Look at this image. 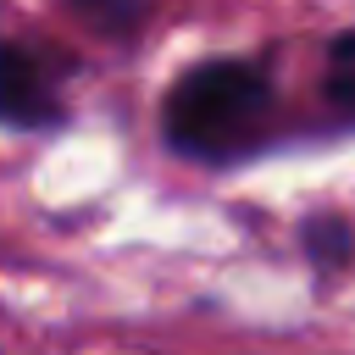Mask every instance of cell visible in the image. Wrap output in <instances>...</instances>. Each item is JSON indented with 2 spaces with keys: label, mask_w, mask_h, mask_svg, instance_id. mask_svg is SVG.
Segmentation results:
<instances>
[{
  "label": "cell",
  "mask_w": 355,
  "mask_h": 355,
  "mask_svg": "<svg viewBox=\"0 0 355 355\" xmlns=\"http://www.w3.org/2000/svg\"><path fill=\"white\" fill-rule=\"evenodd\" d=\"M272 89L244 61H200L166 94V139L189 155H227L266 122Z\"/></svg>",
  "instance_id": "obj_1"
},
{
  "label": "cell",
  "mask_w": 355,
  "mask_h": 355,
  "mask_svg": "<svg viewBox=\"0 0 355 355\" xmlns=\"http://www.w3.org/2000/svg\"><path fill=\"white\" fill-rule=\"evenodd\" d=\"M50 94L39 83V67L17 50V44H0V122L6 128H39L50 122Z\"/></svg>",
  "instance_id": "obj_2"
},
{
  "label": "cell",
  "mask_w": 355,
  "mask_h": 355,
  "mask_svg": "<svg viewBox=\"0 0 355 355\" xmlns=\"http://www.w3.org/2000/svg\"><path fill=\"white\" fill-rule=\"evenodd\" d=\"M327 100L355 116V33L338 39L333 55H327Z\"/></svg>",
  "instance_id": "obj_3"
},
{
  "label": "cell",
  "mask_w": 355,
  "mask_h": 355,
  "mask_svg": "<svg viewBox=\"0 0 355 355\" xmlns=\"http://www.w3.org/2000/svg\"><path fill=\"white\" fill-rule=\"evenodd\" d=\"M72 6L100 28H139L144 17V0H72Z\"/></svg>",
  "instance_id": "obj_4"
},
{
  "label": "cell",
  "mask_w": 355,
  "mask_h": 355,
  "mask_svg": "<svg viewBox=\"0 0 355 355\" xmlns=\"http://www.w3.org/2000/svg\"><path fill=\"white\" fill-rule=\"evenodd\" d=\"M311 239H316L311 250H316V255H327V261L344 250V227H338V222H316V227H311Z\"/></svg>",
  "instance_id": "obj_5"
}]
</instances>
